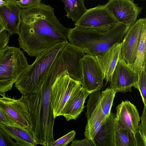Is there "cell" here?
<instances>
[{"label":"cell","instance_id":"9c48e42d","mask_svg":"<svg viewBox=\"0 0 146 146\" xmlns=\"http://www.w3.org/2000/svg\"><path fill=\"white\" fill-rule=\"evenodd\" d=\"M138 74L121 57L112 74L110 87L116 93L131 91L132 87H136Z\"/></svg>","mask_w":146,"mask_h":146},{"label":"cell","instance_id":"ba28073f","mask_svg":"<svg viewBox=\"0 0 146 146\" xmlns=\"http://www.w3.org/2000/svg\"><path fill=\"white\" fill-rule=\"evenodd\" d=\"M82 88L90 94L101 90L104 79L101 68L94 56L85 54L80 62Z\"/></svg>","mask_w":146,"mask_h":146},{"label":"cell","instance_id":"4316f807","mask_svg":"<svg viewBox=\"0 0 146 146\" xmlns=\"http://www.w3.org/2000/svg\"><path fill=\"white\" fill-rule=\"evenodd\" d=\"M0 126V146H17L16 142Z\"/></svg>","mask_w":146,"mask_h":146},{"label":"cell","instance_id":"4dcf8cb0","mask_svg":"<svg viewBox=\"0 0 146 146\" xmlns=\"http://www.w3.org/2000/svg\"><path fill=\"white\" fill-rule=\"evenodd\" d=\"M0 124L7 125H12L7 116L0 108Z\"/></svg>","mask_w":146,"mask_h":146},{"label":"cell","instance_id":"2e32d148","mask_svg":"<svg viewBox=\"0 0 146 146\" xmlns=\"http://www.w3.org/2000/svg\"><path fill=\"white\" fill-rule=\"evenodd\" d=\"M121 43L115 44L101 55L95 57L101 68L106 84L110 82L112 74L121 57Z\"/></svg>","mask_w":146,"mask_h":146},{"label":"cell","instance_id":"ac0fdd59","mask_svg":"<svg viewBox=\"0 0 146 146\" xmlns=\"http://www.w3.org/2000/svg\"><path fill=\"white\" fill-rule=\"evenodd\" d=\"M115 114L110 112L93 139L95 146H115L114 123Z\"/></svg>","mask_w":146,"mask_h":146},{"label":"cell","instance_id":"ffe728a7","mask_svg":"<svg viewBox=\"0 0 146 146\" xmlns=\"http://www.w3.org/2000/svg\"><path fill=\"white\" fill-rule=\"evenodd\" d=\"M114 133L115 146H137L133 134L122 126L115 118Z\"/></svg>","mask_w":146,"mask_h":146},{"label":"cell","instance_id":"30bf717a","mask_svg":"<svg viewBox=\"0 0 146 146\" xmlns=\"http://www.w3.org/2000/svg\"><path fill=\"white\" fill-rule=\"evenodd\" d=\"M105 5L118 23L129 26L137 21L142 9L134 0H109Z\"/></svg>","mask_w":146,"mask_h":146},{"label":"cell","instance_id":"83f0119b","mask_svg":"<svg viewBox=\"0 0 146 146\" xmlns=\"http://www.w3.org/2000/svg\"><path fill=\"white\" fill-rule=\"evenodd\" d=\"M21 8H28L36 6L41 3V0H12Z\"/></svg>","mask_w":146,"mask_h":146},{"label":"cell","instance_id":"d6a6232c","mask_svg":"<svg viewBox=\"0 0 146 146\" xmlns=\"http://www.w3.org/2000/svg\"><path fill=\"white\" fill-rule=\"evenodd\" d=\"M5 27L2 21L0 19V33L5 31Z\"/></svg>","mask_w":146,"mask_h":146},{"label":"cell","instance_id":"836d02e7","mask_svg":"<svg viewBox=\"0 0 146 146\" xmlns=\"http://www.w3.org/2000/svg\"><path fill=\"white\" fill-rule=\"evenodd\" d=\"M7 3L3 0H0V5L6 4Z\"/></svg>","mask_w":146,"mask_h":146},{"label":"cell","instance_id":"6da1fadb","mask_svg":"<svg viewBox=\"0 0 146 146\" xmlns=\"http://www.w3.org/2000/svg\"><path fill=\"white\" fill-rule=\"evenodd\" d=\"M69 29L60 23L50 5L40 3L23 8L18 38L20 48L28 55L36 57L58 43L68 42Z\"/></svg>","mask_w":146,"mask_h":146},{"label":"cell","instance_id":"44dd1931","mask_svg":"<svg viewBox=\"0 0 146 146\" xmlns=\"http://www.w3.org/2000/svg\"><path fill=\"white\" fill-rule=\"evenodd\" d=\"M146 25L144 27L142 31L135 59L133 63L128 65L138 74L146 67Z\"/></svg>","mask_w":146,"mask_h":146},{"label":"cell","instance_id":"1f68e13d","mask_svg":"<svg viewBox=\"0 0 146 146\" xmlns=\"http://www.w3.org/2000/svg\"><path fill=\"white\" fill-rule=\"evenodd\" d=\"M9 46L7 45L2 50L0 51V58L4 55L7 50Z\"/></svg>","mask_w":146,"mask_h":146},{"label":"cell","instance_id":"3957f363","mask_svg":"<svg viewBox=\"0 0 146 146\" xmlns=\"http://www.w3.org/2000/svg\"><path fill=\"white\" fill-rule=\"evenodd\" d=\"M130 27L118 23L108 31L100 32L75 26L69 28L67 40L86 54L96 57L101 55L115 44L121 42Z\"/></svg>","mask_w":146,"mask_h":146},{"label":"cell","instance_id":"8992f818","mask_svg":"<svg viewBox=\"0 0 146 146\" xmlns=\"http://www.w3.org/2000/svg\"><path fill=\"white\" fill-rule=\"evenodd\" d=\"M81 84L68 74L63 75L54 83L51 94V104L54 119L62 115L67 103L81 89Z\"/></svg>","mask_w":146,"mask_h":146},{"label":"cell","instance_id":"5b68a950","mask_svg":"<svg viewBox=\"0 0 146 146\" xmlns=\"http://www.w3.org/2000/svg\"><path fill=\"white\" fill-rule=\"evenodd\" d=\"M29 65L20 48L9 46L6 52L0 58V95L3 96L6 92L11 90Z\"/></svg>","mask_w":146,"mask_h":146},{"label":"cell","instance_id":"f1b7e54d","mask_svg":"<svg viewBox=\"0 0 146 146\" xmlns=\"http://www.w3.org/2000/svg\"><path fill=\"white\" fill-rule=\"evenodd\" d=\"M10 35L5 30L0 33V51L2 50L8 44Z\"/></svg>","mask_w":146,"mask_h":146},{"label":"cell","instance_id":"52a82bcc","mask_svg":"<svg viewBox=\"0 0 146 146\" xmlns=\"http://www.w3.org/2000/svg\"><path fill=\"white\" fill-rule=\"evenodd\" d=\"M118 22L105 5L87 9L74 25L100 32H106Z\"/></svg>","mask_w":146,"mask_h":146},{"label":"cell","instance_id":"277c9868","mask_svg":"<svg viewBox=\"0 0 146 146\" xmlns=\"http://www.w3.org/2000/svg\"><path fill=\"white\" fill-rule=\"evenodd\" d=\"M67 43H58L36 56L34 62L29 65L15 83V88L20 93L24 94L37 91Z\"/></svg>","mask_w":146,"mask_h":146},{"label":"cell","instance_id":"9a60e30c","mask_svg":"<svg viewBox=\"0 0 146 146\" xmlns=\"http://www.w3.org/2000/svg\"><path fill=\"white\" fill-rule=\"evenodd\" d=\"M7 3L0 5V19L10 35L19 33L22 9L12 0H3Z\"/></svg>","mask_w":146,"mask_h":146},{"label":"cell","instance_id":"603a6c76","mask_svg":"<svg viewBox=\"0 0 146 146\" xmlns=\"http://www.w3.org/2000/svg\"><path fill=\"white\" fill-rule=\"evenodd\" d=\"M116 93L110 87L107 88L101 93L99 104L104 123L110 115Z\"/></svg>","mask_w":146,"mask_h":146},{"label":"cell","instance_id":"4fadbf2b","mask_svg":"<svg viewBox=\"0 0 146 146\" xmlns=\"http://www.w3.org/2000/svg\"><path fill=\"white\" fill-rule=\"evenodd\" d=\"M116 119L135 138L140 119L136 107L129 101H122L116 107Z\"/></svg>","mask_w":146,"mask_h":146},{"label":"cell","instance_id":"f546056e","mask_svg":"<svg viewBox=\"0 0 146 146\" xmlns=\"http://www.w3.org/2000/svg\"><path fill=\"white\" fill-rule=\"evenodd\" d=\"M71 146H95L92 141L87 138L81 140L75 139L72 141Z\"/></svg>","mask_w":146,"mask_h":146},{"label":"cell","instance_id":"d4e9b609","mask_svg":"<svg viewBox=\"0 0 146 146\" xmlns=\"http://www.w3.org/2000/svg\"><path fill=\"white\" fill-rule=\"evenodd\" d=\"M135 88L139 91L144 106H146V67L138 74V80Z\"/></svg>","mask_w":146,"mask_h":146},{"label":"cell","instance_id":"e0dca14e","mask_svg":"<svg viewBox=\"0 0 146 146\" xmlns=\"http://www.w3.org/2000/svg\"><path fill=\"white\" fill-rule=\"evenodd\" d=\"M90 94L81 87L80 90L67 103L62 115L67 121L76 119L83 111L85 101Z\"/></svg>","mask_w":146,"mask_h":146},{"label":"cell","instance_id":"484cf974","mask_svg":"<svg viewBox=\"0 0 146 146\" xmlns=\"http://www.w3.org/2000/svg\"><path fill=\"white\" fill-rule=\"evenodd\" d=\"M76 134L74 130H72L64 136L54 141L50 146H65L72 141Z\"/></svg>","mask_w":146,"mask_h":146},{"label":"cell","instance_id":"7a4b0ae2","mask_svg":"<svg viewBox=\"0 0 146 146\" xmlns=\"http://www.w3.org/2000/svg\"><path fill=\"white\" fill-rule=\"evenodd\" d=\"M60 78L58 73L50 71L36 92L22 94L18 99L25 112L29 131L38 144L44 146H50L54 141L55 119L51 94L53 85Z\"/></svg>","mask_w":146,"mask_h":146},{"label":"cell","instance_id":"7402d4cb","mask_svg":"<svg viewBox=\"0 0 146 146\" xmlns=\"http://www.w3.org/2000/svg\"><path fill=\"white\" fill-rule=\"evenodd\" d=\"M64 3V10L67 13L66 15L77 22L87 9L85 6L84 0H61Z\"/></svg>","mask_w":146,"mask_h":146},{"label":"cell","instance_id":"8fae6325","mask_svg":"<svg viewBox=\"0 0 146 146\" xmlns=\"http://www.w3.org/2000/svg\"><path fill=\"white\" fill-rule=\"evenodd\" d=\"M101 94L100 90L90 94L86 106L85 114L87 122L84 135L86 138L92 140L93 142L95 136L105 123L103 121L99 104Z\"/></svg>","mask_w":146,"mask_h":146},{"label":"cell","instance_id":"cb8c5ba5","mask_svg":"<svg viewBox=\"0 0 146 146\" xmlns=\"http://www.w3.org/2000/svg\"><path fill=\"white\" fill-rule=\"evenodd\" d=\"M141 123L139 125L135 136L137 146H146V106H144L141 117Z\"/></svg>","mask_w":146,"mask_h":146},{"label":"cell","instance_id":"7c38bea8","mask_svg":"<svg viewBox=\"0 0 146 146\" xmlns=\"http://www.w3.org/2000/svg\"><path fill=\"white\" fill-rule=\"evenodd\" d=\"M145 25V18L139 19L130 26L124 36L121 43V57L128 65L135 59L142 31Z\"/></svg>","mask_w":146,"mask_h":146},{"label":"cell","instance_id":"5bb4252c","mask_svg":"<svg viewBox=\"0 0 146 146\" xmlns=\"http://www.w3.org/2000/svg\"><path fill=\"white\" fill-rule=\"evenodd\" d=\"M0 108L7 116L12 125L29 130L25 112L18 99L5 95L0 97Z\"/></svg>","mask_w":146,"mask_h":146},{"label":"cell","instance_id":"d6986e66","mask_svg":"<svg viewBox=\"0 0 146 146\" xmlns=\"http://www.w3.org/2000/svg\"><path fill=\"white\" fill-rule=\"evenodd\" d=\"M0 126L12 139L15 140L17 146H35L38 144L32 134L26 129L1 124Z\"/></svg>","mask_w":146,"mask_h":146},{"label":"cell","instance_id":"e575fe53","mask_svg":"<svg viewBox=\"0 0 146 146\" xmlns=\"http://www.w3.org/2000/svg\"></svg>","mask_w":146,"mask_h":146}]
</instances>
